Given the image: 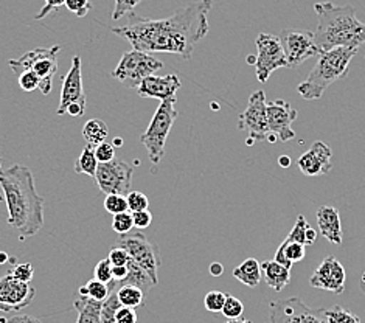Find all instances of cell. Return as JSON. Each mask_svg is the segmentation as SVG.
Masks as SVG:
<instances>
[{
	"label": "cell",
	"mask_w": 365,
	"mask_h": 323,
	"mask_svg": "<svg viewBox=\"0 0 365 323\" xmlns=\"http://www.w3.org/2000/svg\"><path fill=\"white\" fill-rule=\"evenodd\" d=\"M213 0L182 6L165 19H146L134 13L128 14V24L112 29V33L128 41L133 50L145 53H173L190 59L196 43L210 30L208 13Z\"/></svg>",
	"instance_id": "1"
},
{
	"label": "cell",
	"mask_w": 365,
	"mask_h": 323,
	"mask_svg": "<svg viewBox=\"0 0 365 323\" xmlns=\"http://www.w3.org/2000/svg\"><path fill=\"white\" fill-rule=\"evenodd\" d=\"M0 188L8 207V224L24 241L44 225V198L38 195L31 171L22 165L0 171Z\"/></svg>",
	"instance_id": "2"
},
{
	"label": "cell",
	"mask_w": 365,
	"mask_h": 323,
	"mask_svg": "<svg viewBox=\"0 0 365 323\" xmlns=\"http://www.w3.org/2000/svg\"><path fill=\"white\" fill-rule=\"evenodd\" d=\"M319 25L314 33V42L319 53L337 47L359 48L365 43V24L356 17L351 5L336 6L331 2L314 5Z\"/></svg>",
	"instance_id": "3"
},
{
	"label": "cell",
	"mask_w": 365,
	"mask_h": 323,
	"mask_svg": "<svg viewBox=\"0 0 365 323\" xmlns=\"http://www.w3.org/2000/svg\"><path fill=\"white\" fill-rule=\"evenodd\" d=\"M358 53V48L337 47L320 53L317 64L312 67L311 73L303 83L299 84L297 92L307 101L322 98L329 86L344 80L349 73L351 59Z\"/></svg>",
	"instance_id": "4"
},
{
	"label": "cell",
	"mask_w": 365,
	"mask_h": 323,
	"mask_svg": "<svg viewBox=\"0 0 365 323\" xmlns=\"http://www.w3.org/2000/svg\"><path fill=\"white\" fill-rule=\"evenodd\" d=\"M175 103L176 100L162 101L154 113L150 126H148V129L140 137V142L145 145L148 151V157H150V160L154 165L160 163L165 154V145H167L170 130L179 117Z\"/></svg>",
	"instance_id": "5"
},
{
	"label": "cell",
	"mask_w": 365,
	"mask_h": 323,
	"mask_svg": "<svg viewBox=\"0 0 365 323\" xmlns=\"http://www.w3.org/2000/svg\"><path fill=\"white\" fill-rule=\"evenodd\" d=\"M61 51L59 46L50 48H34L29 53L22 55L19 59H11L10 67L17 75L24 71H31L39 76V91L42 95H48L53 87V76L58 71V55Z\"/></svg>",
	"instance_id": "6"
},
{
	"label": "cell",
	"mask_w": 365,
	"mask_h": 323,
	"mask_svg": "<svg viewBox=\"0 0 365 323\" xmlns=\"http://www.w3.org/2000/svg\"><path fill=\"white\" fill-rule=\"evenodd\" d=\"M114 246L126 250L129 258L150 275L153 283H159V267L162 265L160 252L158 246L148 240L142 232H129L126 235H120Z\"/></svg>",
	"instance_id": "7"
},
{
	"label": "cell",
	"mask_w": 365,
	"mask_h": 323,
	"mask_svg": "<svg viewBox=\"0 0 365 323\" xmlns=\"http://www.w3.org/2000/svg\"><path fill=\"white\" fill-rule=\"evenodd\" d=\"M163 67L160 59L140 50H131L121 56L112 76L129 89H137L146 76L154 75Z\"/></svg>",
	"instance_id": "8"
},
{
	"label": "cell",
	"mask_w": 365,
	"mask_h": 323,
	"mask_svg": "<svg viewBox=\"0 0 365 323\" xmlns=\"http://www.w3.org/2000/svg\"><path fill=\"white\" fill-rule=\"evenodd\" d=\"M86 112V92L83 87L81 75V58L75 55L72 58L71 71L67 72L63 89H61V101L56 109L58 116L68 113L72 117H81Z\"/></svg>",
	"instance_id": "9"
},
{
	"label": "cell",
	"mask_w": 365,
	"mask_h": 323,
	"mask_svg": "<svg viewBox=\"0 0 365 323\" xmlns=\"http://www.w3.org/2000/svg\"><path fill=\"white\" fill-rule=\"evenodd\" d=\"M255 43L258 50L254 64L257 71V80L259 83H266L269 80V76H271L277 68L288 67V61H286V55L280 39L274 36V34H258Z\"/></svg>",
	"instance_id": "10"
},
{
	"label": "cell",
	"mask_w": 365,
	"mask_h": 323,
	"mask_svg": "<svg viewBox=\"0 0 365 323\" xmlns=\"http://www.w3.org/2000/svg\"><path fill=\"white\" fill-rule=\"evenodd\" d=\"M134 168L123 160L114 159L106 163H98L95 180L104 195L126 196L133 187Z\"/></svg>",
	"instance_id": "11"
},
{
	"label": "cell",
	"mask_w": 365,
	"mask_h": 323,
	"mask_svg": "<svg viewBox=\"0 0 365 323\" xmlns=\"http://www.w3.org/2000/svg\"><path fill=\"white\" fill-rule=\"evenodd\" d=\"M266 93L264 91H257L250 95L247 108L240 116L238 126L242 130H247L249 140L247 145L266 140L271 134L267 125V111H266Z\"/></svg>",
	"instance_id": "12"
},
{
	"label": "cell",
	"mask_w": 365,
	"mask_h": 323,
	"mask_svg": "<svg viewBox=\"0 0 365 323\" xmlns=\"http://www.w3.org/2000/svg\"><path fill=\"white\" fill-rule=\"evenodd\" d=\"M288 67L295 68L305 63L307 59L317 56L319 48L314 42V33L307 30H283L280 36Z\"/></svg>",
	"instance_id": "13"
},
{
	"label": "cell",
	"mask_w": 365,
	"mask_h": 323,
	"mask_svg": "<svg viewBox=\"0 0 365 323\" xmlns=\"http://www.w3.org/2000/svg\"><path fill=\"white\" fill-rule=\"evenodd\" d=\"M271 323H327L322 309H311L299 297L271 303Z\"/></svg>",
	"instance_id": "14"
},
{
	"label": "cell",
	"mask_w": 365,
	"mask_h": 323,
	"mask_svg": "<svg viewBox=\"0 0 365 323\" xmlns=\"http://www.w3.org/2000/svg\"><path fill=\"white\" fill-rule=\"evenodd\" d=\"M36 289L30 283H24L6 272L0 277V311L5 314L22 311L33 302Z\"/></svg>",
	"instance_id": "15"
},
{
	"label": "cell",
	"mask_w": 365,
	"mask_h": 323,
	"mask_svg": "<svg viewBox=\"0 0 365 323\" xmlns=\"http://www.w3.org/2000/svg\"><path fill=\"white\" fill-rule=\"evenodd\" d=\"M267 111V125L271 134L278 137L280 142H289L295 137L292 123L297 120V111H295L288 101L274 100L266 104Z\"/></svg>",
	"instance_id": "16"
},
{
	"label": "cell",
	"mask_w": 365,
	"mask_h": 323,
	"mask_svg": "<svg viewBox=\"0 0 365 323\" xmlns=\"http://www.w3.org/2000/svg\"><path fill=\"white\" fill-rule=\"evenodd\" d=\"M346 274L344 266L339 263L337 258L329 255L320 266L314 270V274L309 278V284L316 289L329 291L333 294H342L345 291Z\"/></svg>",
	"instance_id": "17"
},
{
	"label": "cell",
	"mask_w": 365,
	"mask_h": 323,
	"mask_svg": "<svg viewBox=\"0 0 365 323\" xmlns=\"http://www.w3.org/2000/svg\"><path fill=\"white\" fill-rule=\"evenodd\" d=\"M182 87L179 76L175 73L158 76L150 75L137 87V93L142 98H158L160 101L176 100V92Z\"/></svg>",
	"instance_id": "18"
},
{
	"label": "cell",
	"mask_w": 365,
	"mask_h": 323,
	"mask_svg": "<svg viewBox=\"0 0 365 323\" xmlns=\"http://www.w3.org/2000/svg\"><path fill=\"white\" fill-rule=\"evenodd\" d=\"M331 148L324 142H314L309 150L299 157V170L305 176H324L333 168Z\"/></svg>",
	"instance_id": "19"
},
{
	"label": "cell",
	"mask_w": 365,
	"mask_h": 323,
	"mask_svg": "<svg viewBox=\"0 0 365 323\" xmlns=\"http://www.w3.org/2000/svg\"><path fill=\"white\" fill-rule=\"evenodd\" d=\"M317 224L319 230L327 241L331 244H342V224H341V215H339L337 208L331 205H322L317 210Z\"/></svg>",
	"instance_id": "20"
},
{
	"label": "cell",
	"mask_w": 365,
	"mask_h": 323,
	"mask_svg": "<svg viewBox=\"0 0 365 323\" xmlns=\"http://www.w3.org/2000/svg\"><path fill=\"white\" fill-rule=\"evenodd\" d=\"M259 266H262V275L264 277L267 286L275 292L283 291L289 284L291 269L278 265L274 260H266Z\"/></svg>",
	"instance_id": "21"
},
{
	"label": "cell",
	"mask_w": 365,
	"mask_h": 323,
	"mask_svg": "<svg viewBox=\"0 0 365 323\" xmlns=\"http://www.w3.org/2000/svg\"><path fill=\"white\" fill-rule=\"evenodd\" d=\"M101 303L95 302L89 297L78 295L73 307L78 311L76 323H101Z\"/></svg>",
	"instance_id": "22"
},
{
	"label": "cell",
	"mask_w": 365,
	"mask_h": 323,
	"mask_svg": "<svg viewBox=\"0 0 365 323\" xmlns=\"http://www.w3.org/2000/svg\"><path fill=\"white\" fill-rule=\"evenodd\" d=\"M233 277L245 283L249 287H257L262 282V266H259L258 260L255 258H247L246 261L233 269Z\"/></svg>",
	"instance_id": "23"
},
{
	"label": "cell",
	"mask_w": 365,
	"mask_h": 323,
	"mask_svg": "<svg viewBox=\"0 0 365 323\" xmlns=\"http://www.w3.org/2000/svg\"><path fill=\"white\" fill-rule=\"evenodd\" d=\"M128 275L126 278L121 283H118L120 286H135L138 287V289H142L145 294L151 289V287H154L155 284L153 283V280L150 278V275H148L145 270L138 266L137 263H134V261L129 258L128 261Z\"/></svg>",
	"instance_id": "24"
},
{
	"label": "cell",
	"mask_w": 365,
	"mask_h": 323,
	"mask_svg": "<svg viewBox=\"0 0 365 323\" xmlns=\"http://www.w3.org/2000/svg\"><path fill=\"white\" fill-rule=\"evenodd\" d=\"M108 134H109L108 125L104 123V121L100 120V118L89 120L88 123H86L84 128H83L84 140L88 142V145L93 146V148L98 146L103 142H106Z\"/></svg>",
	"instance_id": "25"
},
{
	"label": "cell",
	"mask_w": 365,
	"mask_h": 323,
	"mask_svg": "<svg viewBox=\"0 0 365 323\" xmlns=\"http://www.w3.org/2000/svg\"><path fill=\"white\" fill-rule=\"evenodd\" d=\"M118 283L112 280L109 284L108 299L101 303V323H115V314L121 308L117 297Z\"/></svg>",
	"instance_id": "26"
},
{
	"label": "cell",
	"mask_w": 365,
	"mask_h": 323,
	"mask_svg": "<svg viewBox=\"0 0 365 323\" xmlns=\"http://www.w3.org/2000/svg\"><path fill=\"white\" fill-rule=\"evenodd\" d=\"M98 160L97 157H95V148L88 145L84 148V150L81 151L80 157L75 160V165H73V170L75 173L78 174H88V176H95V173H97V168H98Z\"/></svg>",
	"instance_id": "27"
},
{
	"label": "cell",
	"mask_w": 365,
	"mask_h": 323,
	"mask_svg": "<svg viewBox=\"0 0 365 323\" xmlns=\"http://www.w3.org/2000/svg\"><path fill=\"white\" fill-rule=\"evenodd\" d=\"M117 297L121 307L125 308H131V309H137L138 307H142L143 300H145V292L142 289H138L135 286H120L118 284V291H117Z\"/></svg>",
	"instance_id": "28"
},
{
	"label": "cell",
	"mask_w": 365,
	"mask_h": 323,
	"mask_svg": "<svg viewBox=\"0 0 365 323\" xmlns=\"http://www.w3.org/2000/svg\"><path fill=\"white\" fill-rule=\"evenodd\" d=\"M322 314L327 320V323H362L359 316L346 311L342 307H333V308H322Z\"/></svg>",
	"instance_id": "29"
},
{
	"label": "cell",
	"mask_w": 365,
	"mask_h": 323,
	"mask_svg": "<svg viewBox=\"0 0 365 323\" xmlns=\"http://www.w3.org/2000/svg\"><path fill=\"white\" fill-rule=\"evenodd\" d=\"M308 227H309V224L307 221V217L303 215H299L297 221H295L292 230L289 232L286 241H288V242H299V244H303V246L307 247V230H308Z\"/></svg>",
	"instance_id": "30"
},
{
	"label": "cell",
	"mask_w": 365,
	"mask_h": 323,
	"mask_svg": "<svg viewBox=\"0 0 365 323\" xmlns=\"http://www.w3.org/2000/svg\"><path fill=\"white\" fill-rule=\"evenodd\" d=\"M242 311H245V304L237 297L230 294L225 295V302L221 314H224L227 319H240L242 316Z\"/></svg>",
	"instance_id": "31"
},
{
	"label": "cell",
	"mask_w": 365,
	"mask_h": 323,
	"mask_svg": "<svg viewBox=\"0 0 365 323\" xmlns=\"http://www.w3.org/2000/svg\"><path fill=\"white\" fill-rule=\"evenodd\" d=\"M134 221H133V213L131 212H123L114 215L112 217V230L118 235H126L133 230Z\"/></svg>",
	"instance_id": "32"
},
{
	"label": "cell",
	"mask_w": 365,
	"mask_h": 323,
	"mask_svg": "<svg viewBox=\"0 0 365 323\" xmlns=\"http://www.w3.org/2000/svg\"><path fill=\"white\" fill-rule=\"evenodd\" d=\"M86 286V291H88V297L95 302H104L109 295V283H103L98 280H91Z\"/></svg>",
	"instance_id": "33"
},
{
	"label": "cell",
	"mask_w": 365,
	"mask_h": 323,
	"mask_svg": "<svg viewBox=\"0 0 365 323\" xmlns=\"http://www.w3.org/2000/svg\"><path fill=\"white\" fill-rule=\"evenodd\" d=\"M126 200H128V210L131 213L148 210V207H150V199H148V196L143 195L142 191H129L126 195Z\"/></svg>",
	"instance_id": "34"
},
{
	"label": "cell",
	"mask_w": 365,
	"mask_h": 323,
	"mask_svg": "<svg viewBox=\"0 0 365 323\" xmlns=\"http://www.w3.org/2000/svg\"><path fill=\"white\" fill-rule=\"evenodd\" d=\"M104 208H106V212H109L110 215L129 212L126 196L121 195H108L106 199H104Z\"/></svg>",
	"instance_id": "35"
},
{
	"label": "cell",
	"mask_w": 365,
	"mask_h": 323,
	"mask_svg": "<svg viewBox=\"0 0 365 323\" xmlns=\"http://www.w3.org/2000/svg\"><path fill=\"white\" fill-rule=\"evenodd\" d=\"M17 83H19L21 89L24 92H33L39 89V76L36 73H33L31 71H24L21 73H17Z\"/></svg>",
	"instance_id": "36"
},
{
	"label": "cell",
	"mask_w": 365,
	"mask_h": 323,
	"mask_svg": "<svg viewBox=\"0 0 365 323\" xmlns=\"http://www.w3.org/2000/svg\"><path fill=\"white\" fill-rule=\"evenodd\" d=\"M225 295L221 291H210L204 299V304L207 311L210 312H221L222 311V307H224V302H225Z\"/></svg>",
	"instance_id": "37"
},
{
	"label": "cell",
	"mask_w": 365,
	"mask_h": 323,
	"mask_svg": "<svg viewBox=\"0 0 365 323\" xmlns=\"http://www.w3.org/2000/svg\"><path fill=\"white\" fill-rule=\"evenodd\" d=\"M8 272H10L16 278V280L24 282V283H30L33 280V277H34V269H33L31 263L17 265V266H14V267L8 270Z\"/></svg>",
	"instance_id": "38"
},
{
	"label": "cell",
	"mask_w": 365,
	"mask_h": 323,
	"mask_svg": "<svg viewBox=\"0 0 365 323\" xmlns=\"http://www.w3.org/2000/svg\"><path fill=\"white\" fill-rule=\"evenodd\" d=\"M142 0H115V8H114V13H112V19L118 21L123 16L133 13L134 8Z\"/></svg>",
	"instance_id": "39"
},
{
	"label": "cell",
	"mask_w": 365,
	"mask_h": 323,
	"mask_svg": "<svg viewBox=\"0 0 365 323\" xmlns=\"http://www.w3.org/2000/svg\"><path fill=\"white\" fill-rule=\"evenodd\" d=\"M95 280L103 282V283H110L112 282V265L108 258L98 261L97 266L93 270Z\"/></svg>",
	"instance_id": "40"
},
{
	"label": "cell",
	"mask_w": 365,
	"mask_h": 323,
	"mask_svg": "<svg viewBox=\"0 0 365 323\" xmlns=\"http://www.w3.org/2000/svg\"><path fill=\"white\" fill-rule=\"evenodd\" d=\"M66 6L68 11L78 17L88 16V13L92 10L91 0H66Z\"/></svg>",
	"instance_id": "41"
},
{
	"label": "cell",
	"mask_w": 365,
	"mask_h": 323,
	"mask_svg": "<svg viewBox=\"0 0 365 323\" xmlns=\"http://www.w3.org/2000/svg\"><path fill=\"white\" fill-rule=\"evenodd\" d=\"M95 157L100 163H106L115 159V146L108 142H103L98 146H95Z\"/></svg>",
	"instance_id": "42"
},
{
	"label": "cell",
	"mask_w": 365,
	"mask_h": 323,
	"mask_svg": "<svg viewBox=\"0 0 365 323\" xmlns=\"http://www.w3.org/2000/svg\"><path fill=\"white\" fill-rule=\"evenodd\" d=\"M108 260L110 261L112 266H126L128 261H129V255L126 253V250L114 246L109 252Z\"/></svg>",
	"instance_id": "43"
},
{
	"label": "cell",
	"mask_w": 365,
	"mask_h": 323,
	"mask_svg": "<svg viewBox=\"0 0 365 323\" xmlns=\"http://www.w3.org/2000/svg\"><path fill=\"white\" fill-rule=\"evenodd\" d=\"M44 2H46V5L42 6L41 13L34 16V19H36V21L44 19V17H47L50 13H53V11L58 10V8L66 5V0H44Z\"/></svg>",
	"instance_id": "44"
},
{
	"label": "cell",
	"mask_w": 365,
	"mask_h": 323,
	"mask_svg": "<svg viewBox=\"0 0 365 323\" xmlns=\"http://www.w3.org/2000/svg\"><path fill=\"white\" fill-rule=\"evenodd\" d=\"M133 221H134V227L137 229H148L153 222V215L148 210H142V212H134L133 213Z\"/></svg>",
	"instance_id": "45"
},
{
	"label": "cell",
	"mask_w": 365,
	"mask_h": 323,
	"mask_svg": "<svg viewBox=\"0 0 365 323\" xmlns=\"http://www.w3.org/2000/svg\"><path fill=\"white\" fill-rule=\"evenodd\" d=\"M115 323H137L135 309L121 307L115 314Z\"/></svg>",
	"instance_id": "46"
},
{
	"label": "cell",
	"mask_w": 365,
	"mask_h": 323,
	"mask_svg": "<svg viewBox=\"0 0 365 323\" xmlns=\"http://www.w3.org/2000/svg\"><path fill=\"white\" fill-rule=\"evenodd\" d=\"M128 275V266H112V280L121 283Z\"/></svg>",
	"instance_id": "47"
},
{
	"label": "cell",
	"mask_w": 365,
	"mask_h": 323,
	"mask_svg": "<svg viewBox=\"0 0 365 323\" xmlns=\"http://www.w3.org/2000/svg\"><path fill=\"white\" fill-rule=\"evenodd\" d=\"M6 323H42V322L31 316H16L13 319H8Z\"/></svg>",
	"instance_id": "48"
},
{
	"label": "cell",
	"mask_w": 365,
	"mask_h": 323,
	"mask_svg": "<svg viewBox=\"0 0 365 323\" xmlns=\"http://www.w3.org/2000/svg\"><path fill=\"white\" fill-rule=\"evenodd\" d=\"M210 274L213 277H220L224 274V266L221 263H212L210 265Z\"/></svg>",
	"instance_id": "49"
},
{
	"label": "cell",
	"mask_w": 365,
	"mask_h": 323,
	"mask_svg": "<svg viewBox=\"0 0 365 323\" xmlns=\"http://www.w3.org/2000/svg\"><path fill=\"white\" fill-rule=\"evenodd\" d=\"M278 163H280L282 168H289L291 167V157L289 155H282L278 159Z\"/></svg>",
	"instance_id": "50"
},
{
	"label": "cell",
	"mask_w": 365,
	"mask_h": 323,
	"mask_svg": "<svg viewBox=\"0 0 365 323\" xmlns=\"http://www.w3.org/2000/svg\"><path fill=\"white\" fill-rule=\"evenodd\" d=\"M8 261H10V257H8V253L6 252H0V265L8 263Z\"/></svg>",
	"instance_id": "51"
},
{
	"label": "cell",
	"mask_w": 365,
	"mask_h": 323,
	"mask_svg": "<svg viewBox=\"0 0 365 323\" xmlns=\"http://www.w3.org/2000/svg\"><path fill=\"white\" fill-rule=\"evenodd\" d=\"M225 323H252L249 319H229Z\"/></svg>",
	"instance_id": "52"
},
{
	"label": "cell",
	"mask_w": 365,
	"mask_h": 323,
	"mask_svg": "<svg viewBox=\"0 0 365 323\" xmlns=\"http://www.w3.org/2000/svg\"><path fill=\"white\" fill-rule=\"evenodd\" d=\"M361 289L365 291V270H364V274L361 277Z\"/></svg>",
	"instance_id": "53"
},
{
	"label": "cell",
	"mask_w": 365,
	"mask_h": 323,
	"mask_svg": "<svg viewBox=\"0 0 365 323\" xmlns=\"http://www.w3.org/2000/svg\"><path fill=\"white\" fill-rule=\"evenodd\" d=\"M112 145H114V146H121V145H123V140H121L120 137H117L115 140H114V143H112Z\"/></svg>",
	"instance_id": "54"
},
{
	"label": "cell",
	"mask_w": 365,
	"mask_h": 323,
	"mask_svg": "<svg viewBox=\"0 0 365 323\" xmlns=\"http://www.w3.org/2000/svg\"><path fill=\"white\" fill-rule=\"evenodd\" d=\"M247 63L252 66V64H255V56H249L247 58Z\"/></svg>",
	"instance_id": "55"
},
{
	"label": "cell",
	"mask_w": 365,
	"mask_h": 323,
	"mask_svg": "<svg viewBox=\"0 0 365 323\" xmlns=\"http://www.w3.org/2000/svg\"><path fill=\"white\" fill-rule=\"evenodd\" d=\"M5 200V198H4V195H2V191H0V202H4Z\"/></svg>",
	"instance_id": "56"
},
{
	"label": "cell",
	"mask_w": 365,
	"mask_h": 323,
	"mask_svg": "<svg viewBox=\"0 0 365 323\" xmlns=\"http://www.w3.org/2000/svg\"><path fill=\"white\" fill-rule=\"evenodd\" d=\"M0 171H2V157H0Z\"/></svg>",
	"instance_id": "57"
}]
</instances>
